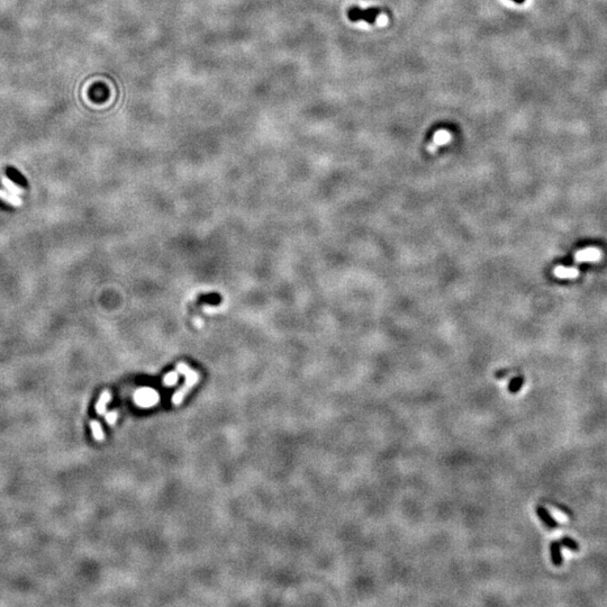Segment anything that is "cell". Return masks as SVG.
Here are the masks:
<instances>
[{
	"mask_svg": "<svg viewBox=\"0 0 607 607\" xmlns=\"http://www.w3.org/2000/svg\"><path fill=\"white\" fill-rule=\"evenodd\" d=\"M111 400V393L109 390H104L102 391V394L100 395V397H99L98 402L96 404V412L98 415H102L106 413V407L107 405L110 403Z\"/></svg>",
	"mask_w": 607,
	"mask_h": 607,
	"instance_id": "obj_6",
	"label": "cell"
},
{
	"mask_svg": "<svg viewBox=\"0 0 607 607\" xmlns=\"http://www.w3.org/2000/svg\"><path fill=\"white\" fill-rule=\"evenodd\" d=\"M555 274L559 278H575L578 276V270L571 269V268L560 267L555 270Z\"/></svg>",
	"mask_w": 607,
	"mask_h": 607,
	"instance_id": "obj_11",
	"label": "cell"
},
{
	"mask_svg": "<svg viewBox=\"0 0 607 607\" xmlns=\"http://www.w3.org/2000/svg\"><path fill=\"white\" fill-rule=\"evenodd\" d=\"M561 543L558 542V541H553L551 543L550 547V551H551V560L552 563L557 565V567H559V565L562 564V556H561Z\"/></svg>",
	"mask_w": 607,
	"mask_h": 607,
	"instance_id": "obj_7",
	"label": "cell"
},
{
	"mask_svg": "<svg viewBox=\"0 0 607 607\" xmlns=\"http://www.w3.org/2000/svg\"><path fill=\"white\" fill-rule=\"evenodd\" d=\"M177 371H178L180 374L185 375V378H186L185 385L188 386L189 388H192L198 381H199V378H200L199 374H198L197 371H193L191 368H189V367L184 362H179L178 365H177Z\"/></svg>",
	"mask_w": 607,
	"mask_h": 607,
	"instance_id": "obj_3",
	"label": "cell"
},
{
	"mask_svg": "<svg viewBox=\"0 0 607 607\" xmlns=\"http://www.w3.org/2000/svg\"><path fill=\"white\" fill-rule=\"evenodd\" d=\"M536 514H538V516L541 518V521L546 524L548 527L556 528L559 526V523L552 517V515L549 513V512L544 509L543 506H540V505L536 506Z\"/></svg>",
	"mask_w": 607,
	"mask_h": 607,
	"instance_id": "obj_5",
	"label": "cell"
},
{
	"mask_svg": "<svg viewBox=\"0 0 607 607\" xmlns=\"http://www.w3.org/2000/svg\"><path fill=\"white\" fill-rule=\"evenodd\" d=\"M190 389H191V388H189L188 386H186V385H184L183 387H180L179 389L177 390L176 393L173 394V396H172V399H171L172 404L176 405V406H178V405H180L181 403L184 402L185 397H186V396H187V394L189 393V391H190Z\"/></svg>",
	"mask_w": 607,
	"mask_h": 607,
	"instance_id": "obj_9",
	"label": "cell"
},
{
	"mask_svg": "<svg viewBox=\"0 0 607 607\" xmlns=\"http://www.w3.org/2000/svg\"><path fill=\"white\" fill-rule=\"evenodd\" d=\"M381 10L379 9V8L375 7H371L368 8V9H361V8H359L358 6H353L348 9V18L351 20V22L356 23L359 22V20H365L370 25H374L375 23V19L378 18V16L380 15Z\"/></svg>",
	"mask_w": 607,
	"mask_h": 607,
	"instance_id": "obj_1",
	"label": "cell"
},
{
	"mask_svg": "<svg viewBox=\"0 0 607 607\" xmlns=\"http://www.w3.org/2000/svg\"><path fill=\"white\" fill-rule=\"evenodd\" d=\"M90 428H92V431H93V436L94 440L98 442L104 441L105 439L104 431H102L101 424L99 423L98 420H92V422H90Z\"/></svg>",
	"mask_w": 607,
	"mask_h": 607,
	"instance_id": "obj_10",
	"label": "cell"
},
{
	"mask_svg": "<svg viewBox=\"0 0 607 607\" xmlns=\"http://www.w3.org/2000/svg\"><path fill=\"white\" fill-rule=\"evenodd\" d=\"M512 1H514L515 3H518V5H522V3L525 2V0H512Z\"/></svg>",
	"mask_w": 607,
	"mask_h": 607,
	"instance_id": "obj_16",
	"label": "cell"
},
{
	"mask_svg": "<svg viewBox=\"0 0 607 607\" xmlns=\"http://www.w3.org/2000/svg\"><path fill=\"white\" fill-rule=\"evenodd\" d=\"M159 394L151 388H142L134 394V402L140 407L148 408L159 403Z\"/></svg>",
	"mask_w": 607,
	"mask_h": 607,
	"instance_id": "obj_2",
	"label": "cell"
},
{
	"mask_svg": "<svg viewBox=\"0 0 607 607\" xmlns=\"http://www.w3.org/2000/svg\"><path fill=\"white\" fill-rule=\"evenodd\" d=\"M560 543H561V546L570 549V550H578V549H579V546H578V543L576 542V541H573L570 538H563L560 541Z\"/></svg>",
	"mask_w": 607,
	"mask_h": 607,
	"instance_id": "obj_14",
	"label": "cell"
},
{
	"mask_svg": "<svg viewBox=\"0 0 607 607\" xmlns=\"http://www.w3.org/2000/svg\"><path fill=\"white\" fill-rule=\"evenodd\" d=\"M109 97V89L105 84H94L89 89V98L96 104H102Z\"/></svg>",
	"mask_w": 607,
	"mask_h": 607,
	"instance_id": "obj_4",
	"label": "cell"
},
{
	"mask_svg": "<svg viewBox=\"0 0 607 607\" xmlns=\"http://www.w3.org/2000/svg\"><path fill=\"white\" fill-rule=\"evenodd\" d=\"M524 385L523 377H515L509 383V391L511 394H517Z\"/></svg>",
	"mask_w": 607,
	"mask_h": 607,
	"instance_id": "obj_12",
	"label": "cell"
},
{
	"mask_svg": "<svg viewBox=\"0 0 607 607\" xmlns=\"http://www.w3.org/2000/svg\"><path fill=\"white\" fill-rule=\"evenodd\" d=\"M576 257L578 261H597L601 257V253L595 249H588L580 251Z\"/></svg>",
	"mask_w": 607,
	"mask_h": 607,
	"instance_id": "obj_8",
	"label": "cell"
},
{
	"mask_svg": "<svg viewBox=\"0 0 607 607\" xmlns=\"http://www.w3.org/2000/svg\"><path fill=\"white\" fill-rule=\"evenodd\" d=\"M178 373H176V371H173V373H169L166 375H164L163 378V385L166 387H172L175 386L177 382H178Z\"/></svg>",
	"mask_w": 607,
	"mask_h": 607,
	"instance_id": "obj_13",
	"label": "cell"
},
{
	"mask_svg": "<svg viewBox=\"0 0 607 607\" xmlns=\"http://www.w3.org/2000/svg\"><path fill=\"white\" fill-rule=\"evenodd\" d=\"M117 419H118V412L117 411H110V412L107 413L106 416H105L106 422H107V424H109V425H114L115 423H116Z\"/></svg>",
	"mask_w": 607,
	"mask_h": 607,
	"instance_id": "obj_15",
	"label": "cell"
}]
</instances>
